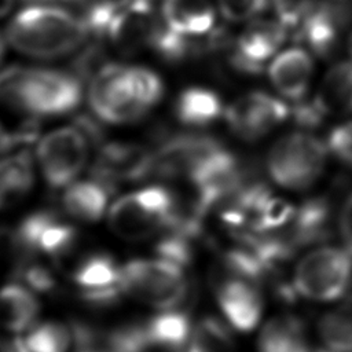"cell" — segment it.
Listing matches in <instances>:
<instances>
[{
	"label": "cell",
	"instance_id": "6da1fadb",
	"mask_svg": "<svg viewBox=\"0 0 352 352\" xmlns=\"http://www.w3.org/2000/svg\"><path fill=\"white\" fill-rule=\"evenodd\" d=\"M89 32L84 19L50 6L19 11L8 25L7 40L18 52L37 59H54L77 50Z\"/></svg>",
	"mask_w": 352,
	"mask_h": 352
},
{
	"label": "cell",
	"instance_id": "7a4b0ae2",
	"mask_svg": "<svg viewBox=\"0 0 352 352\" xmlns=\"http://www.w3.org/2000/svg\"><path fill=\"white\" fill-rule=\"evenodd\" d=\"M1 94L22 110L43 117L60 116L78 106L82 96L78 80L63 72L29 69L1 82Z\"/></svg>",
	"mask_w": 352,
	"mask_h": 352
},
{
	"label": "cell",
	"instance_id": "3957f363",
	"mask_svg": "<svg viewBox=\"0 0 352 352\" xmlns=\"http://www.w3.org/2000/svg\"><path fill=\"white\" fill-rule=\"evenodd\" d=\"M179 216L173 194L165 187L148 186L114 201L107 221L116 236L135 242L164 232Z\"/></svg>",
	"mask_w": 352,
	"mask_h": 352
},
{
	"label": "cell",
	"instance_id": "277c9868",
	"mask_svg": "<svg viewBox=\"0 0 352 352\" xmlns=\"http://www.w3.org/2000/svg\"><path fill=\"white\" fill-rule=\"evenodd\" d=\"M121 286L124 294L157 311L179 308L188 294L184 267L158 256L122 264Z\"/></svg>",
	"mask_w": 352,
	"mask_h": 352
},
{
	"label": "cell",
	"instance_id": "5b68a950",
	"mask_svg": "<svg viewBox=\"0 0 352 352\" xmlns=\"http://www.w3.org/2000/svg\"><path fill=\"white\" fill-rule=\"evenodd\" d=\"M292 285L298 297L330 302L352 290V254L337 246H320L300 258Z\"/></svg>",
	"mask_w": 352,
	"mask_h": 352
},
{
	"label": "cell",
	"instance_id": "8992f818",
	"mask_svg": "<svg viewBox=\"0 0 352 352\" xmlns=\"http://www.w3.org/2000/svg\"><path fill=\"white\" fill-rule=\"evenodd\" d=\"M327 148L316 136L293 132L282 136L270 150L267 168L271 179L289 190H305L322 175Z\"/></svg>",
	"mask_w": 352,
	"mask_h": 352
},
{
	"label": "cell",
	"instance_id": "52a82bcc",
	"mask_svg": "<svg viewBox=\"0 0 352 352\" xmlns=\"http://www.w3.org/2000/svg\"><path fill=\"white\" fill-rule=\"evenodd\" d=\"M88 155L85 135L73 126H62L47 133L37 146L40 170L52 188L72 184L85 168Z\"/></svg>",
	"mask_w": 352,
	"mask_h": 352
},
{
	"label": "cell",
	"instance_id": "ba28073f",
	"mask_svg": "<svg viewBox=\"0 0 352 352\" xmlns=\"http://www.w3.org/2000/svg\"><path fill=\"white\" fill-rule=\"evenodd\" d=\"M187 175L197 195L195 210L201 214L223 204L243 186L239 161L220 146L202 155Z\"/></svg>",
	"mask_w": 352,
	"mask_h": 352
},
{
	"label": "cell",
	"instance_id": "9c48e42d",
	"mask_svg": "<svg viewBox=\"0 0 352 352\" xmlns=\"http://www.w3.org/2000/svg\"><path fill=\"white\" fill-rule=\"evenodd\" d=\"M88 98L94 113L110 124L132 122L147 111L135 96L129 66L100 69L91 82Z\"/></svg>",
	"mask_w": 352,
	"mask_h": 352
},
{
	"label": "cell",
	"instance_id": "30bf717a",
	"mask_svg": "<svg viewBox=\"0 0 352 352\" xmlns=\"http://www.w3.org/2000/svg\"><path fill=\"white\" fill-rule=\"evenodd\" d=\"M289 117V107L265 92H250L238 98L226 110L231 131L245 140H258Z\"/></svg>",
	"mask_w": 352,
	"mask_h": 352
},
{
	"label": "cell",
	"instance_id": "8fae6325",
	"mask_svg": "<svg viewBox=\"0 0 352 352\" xmlns=\"http://www.w3.org/2000/svg\"><path fill=\"white\" fill-rule=\"evenodd\" d=\"M216 301L227 324L236 331L254 330L263 316L264 298L258 283L230 272L216 283Z\"/></svg>",
	"mask_w": 352,
	"mask_h": 352
},
{
	"label": "cell",
	"instance_id": "7c38bea8",
	"mask_svg": "<svg viewBox=\"0 0 352 352\" xmlns=\"http://www.w3.org/2000/svg\"><path fill=\"white\" fill-rule=\"evenodd\" d=\"M76 239V228L47 210L26 216L15 231V241L23 250L52 258L65 256Z\"/></svg>",
	"mask_w": 352,
	"mask_h": 352
},
{
	"label": "cell",
	"instance_id": "4fadbf2b",
	"mask_svg": "<svg viewBox=\"0 0 352 352\" xmlns=\"http://www.w3.org/2000/svg\"><path fill=\"white\" fill-rule=\"evenodd\" d=\"M122 264L107 253H91L80 260L72 271L73 283L82 298L92 305H110L122 294Z\"/></svg>",
	"mask_w": 352,
	"mask_h": 352
},
{
	"label": "cell",
	"instance_id": "5bb4252c",
	"mask_svg": "<svg viewBox=\"0 0 352 352\" xmlns=\"http://www.w3.org/2000/svg\"><path fill=\"white\" fill-rule=\"evenodd\" d=\"M351 19V7L342 0L316 1L296 29V37L319 56L330 55Z\"/></svg>",
	"mask_w": 352,
	"mask_h": 352
},
{
	"label": "cell",
	"instance_id": "9a60e30c",
	"mask_svg": "<svg viewBox=\"0 0 352 352\" xmlns=\"http://www.w3.org/2000/svg\"><path fill=\"white\" fill-rule=\"evenodd\" d=\"M287 29L279 21L258 19L252 22L236 38L231 62L243 73L263 72L267 60L279 50Z\"/></svg>",
	"mask_w": 352,
	"mask_h": 352
},
{
	"label": "cell",
	"instance_id": "2e32d148",
	"mask_svg": "<svg viewBox=\"0 0 352 352\" xmlns=\"http://www.w3.org/2000/svg\"><path fill=\"white\" fill-rule=\"evenodd\" d=\"M95 170L106 183L142 179L153 173V154L135 144L111 143L100 150Z\"/></svg>",
	"mask_w": 352,
	"mask_h": 352
},
{
	"label": "cell",
	"instance_id": "e0dca14e",
	"mask_svg": "<svg viewBox=\"0 0 352 352\" xmlns=\"http://www.w3.org/2000/svg\"><path fill=\"white\" fill-rule=\"evenodd\" d=\"M312 59L309 54L300 47L289 48L276 55L268 69L270 80L275 89L293 100L301 99L312 76Z\"/></svg>",
	"mask_w": 352,
	"mask_h": 352
},
{
	"label": "cell",
	"instance_id": "ac0fdd59",
	"mask_svg": "<svg viewBox=\"0 0 352 352\" xmlns=\"http://www.w3.org/2000/svg\"><path fill=\"white\" fill-rule=\"evenodd\" d=\"M161 21L169 30L194 38L213 29L216 15L209 0H164Z\"/></svg>",
	"mask_w": 352,
	"mask_h": 352
},
{
	"label": "cell",
	"instance_id": "d6986e66",
	"mask_svg": "<svg viewBox=\"0 0 352 352\" xmlns=\"http://www.w3.org/2000/svg\"><path fill=\"white\" fill-rule=\"evenodd\" d=\"M290 230L283 234L289 243L297 249L326 241L331 228V206L324 198H312L296 209Z\"/></svg>",
	"mask_w": 352,
	"mask_h": 352
},
{
	"label": "cell",
	"instance_id": "ffe728a7",
	"mask_svg": "<svg viewBox=\"0 0 352 352\" xmlns=\"http://www.w3.org/2000/svg\"><path fill=\"white\" fill-rule=\"evenodd\" d=\"M40 314L36 293L23 283H7L0 287V329L22 334L32 327Z\"/></svg>",
	"mask_w": 352,
	"mask_h": 352
},
{
	"label": "cell",
	"instance_id": "44dd1931",
	"mask_svg": "<svg viewBox=\"0 0 352 352\" xmlns=\"http://www.w3.org/2000/svg\"><path fill=\"white\" fill-rule=\"evenodd\" d=\"M143 326L150 349L161 352H180L187 348L194 329L190 316L177 308L158 311Z\"/></svg>",
	"mask_w": 352,
	"mask_h": 352
},
{
	"label": "cell",
	"instance_id": "7402d4cb",
	"mask_svg": "<svg viewBox=\"0 0 352 352\" xmlns=\"http://www.w3.org/2000/svg\"><path fill=\"white\" fill-rule=\"evenodd\" d=\"M110 199L109 183L95 180L73 182L66 187L62 204L69 216L84 223L99 221L107 210Z\"/></svg>",
	"mask_w": 352,
	"mask_h": 352
},
{
	"label": "cell",
	"instance_id": "603a6c76",
	"mask_svg": "<svg viewBox=\"0 0 352 352\" xmlns=\"http://www.w3.org/2000/svg\"><path fill=\"white\" fill-rule=\"evenodd\" d=\"M258 352H312L301 319L282 315L268 320L258 336Z\"/></svg>",
	"mask_w": 352,
	"mask_h": 352
},
{
	"label": "cell",
	"instance_id": "cb8c5ba5",
	"mask_svg": "<svg viewBox=\"0 0 352 352\" xmlns=\"http://www.w3.org/2000/svg\"><path fill=\"white\" fill-rule=\"evenodd\" d=\"M34 182L33 162L28 153H19L0 161V209L22 201Z\"/></svg>",
	"mask_w": 352,
	"mask_h": 352
},
{
	"label": "cell",
	"instance_id": "d4e9b609",
	"mask_svg": "<svg viewBox=\"0 0 352 352\" xmlns=\"http://www.w3.org/2000/svg\"><path fill=\"white\" fill-rule=\"evenodd\" d=\"M73 344V329L58 320H37L14 341L16 352H67Z\"/></svg>",
	"mask_w": 352,
	"mask_h": 352
},
{
	"label": "cell",
	"instance_id": "484cf974",
	"mask_svg": "<svg viewBox=\"0 0 352 352\" xmlns=\"http://www.w3.org/2000/svg\"><path fill=\"white\" fill-rule=\"evenodd\" d=\"M175 106L177 120L190 126L208 125L216 121L223 110L217 94L201 87H192L183 91Z\"/></svg>",
	"mask_w": 352,
	"mask_h": 352
},
{
	"label": "cell",
	"instance_id": "4316f807",
	"mask_svg": "<svg viewBox=\"0 0 352 352\" xmlns=\"http://www.w3.org/2000/svg\"><path fill=\"white\" fill-rule=\"evenodd\" d=\"M318 98L327 114L352 113V62L337 63L327 72Z\"/></svg>",
	"mask_w": 352,
	"mask_h": 352
},
{
	"label": "cell",
	"instance_id": "83f0119b",
	"mask_svg": "<svg viewBox=\"0 0 352 352\" xmlns=\"http://www.w3.org/2000/svg\"><path fill=\"white\" fill-rule=\"evenodd\" d=\"M187 352H236V348L228 326L209 316L194 326Z\"/></svg>",
	"mask_w": 352,
	"mask_h": 352
},
{
	"label": "cell",
	"instance_id": "f1b7e54d",
	"mask_svg": "<svg viewBox=\"0 0 352 352\" xmlns=\"http://www.w3.org/2000/svg\"><path fill=\"white\" fill-rule=\"evenodd\" d=\"M323 346L334 352H352V307L324 314L318 322Z\"/></svg>",
	"mask_w": 352,
	"mask_h": 352
},
{
	"label": "cell",
	"instance_id": "f546056e",
	"mask_svg": "<svg viewBox=\"0 0 352 352\" xmlns=\"http://www.w3.org/2000/svg\"><path fill=\"white\" fill-rule=\"evenodd\" d=\"M129 76L132 88L138 102L146 109H151L164 94V85L161 78L146 67L129 66Z\"/></svg>",
	"mask_w": 352,
	"mask_h": 352
},
{
	"label": "cell",
	"instance_id": "4dcf8cb0",
	"mask_svg": "<svg viewBox=\"0 0 352 352\" xmlns=\"http://www.w3.org/2000/svg\"><path fill=\"white\" fill-rule=\"evenodd\" d=\"M270 0H217L221 15L231 22L249 21L265 11Z\"/></svg>",
	"mask_w": 352,
	"mask_h": 352
},
{
	"label": "cell",
	"instance_id": "1f68e13d",
	"mask_svg": "<svg viewBox=\"0 0 352 352\" xmlns=\"http://www.w3.org/2000/svg\"><path fill=\"white\" fill-rule=\"evenodd\" d=\"M315 3V0H272L278 21L286 29H297Z\"/></svg>",
	"mask_w": 352,
	"mask_h": 352
},
{
	"label": "cell",
	"instance_id": "d6a6232c",
	"mask_svg": "<svg viewBox=\"0 0 352 352\" xmlns=\"http://www.w3.org/2000/svg\"><path fill=\"white\" fill-rule=\"evenodd\" d=\"M326 116L327 111L318 96L311 100H301L293 109V120L301 128H316Z\"/></svg>",
	"mask_w": 352,
	"mask_h": 352
},
{
	"label": "cell",
	"instance_id": "836d02e7",
	"mask_svg": "<svg viewBox=\"0 0 352 352\" xmlns=\"http://www.w3.org/2000/svg\"><path fill=\"white\" fill-rule=\"evenodd\" d=\"M327 144L338 160L352 166V120L334 128L329 135Z\"/></svg>",
	"mask_w": 352,
	"mask_h": 352
},
{
	"label": "cell",
	"instance_id": "e575fe53",
	"mask_svg": "<svg viewBox=\"0 0 352 352\" xmlns=\"http://www.w3.org/2000/svg\"><path fill=\"white\" fill-rule=\"evenodd\" d=\"M22 280L34 293H51L56 286L52 272L40 264H29L22 268Z\"/></svg>",
	"mask_w": 352,
	"mask_h": 352
},
{
	"label": "cell",
	"instance_id": "d590c367",
	"mask_svg": "<svg viewBox=\"0 0 352 352\" xmlns=\"http://www.w3.org/2000/svg\"><path fill=\"white\" fill-rule=\"evenodd\" d=\"M338 231L346 250L352 254V194L345 199L338 214Z\"/></svg>",
	"mask_w": 352,
	"mask_h": 352
},
{
	"label": "cell",
	"instance_id": "8d00e7d4",
	"mask_svg": "<svg viewBox=\"0 0 352 352\" xmlns=\"http://www.w3.org/2000/svg\"><path fill=\"white\" fill-rule=\"evenodd\" d=\"M11 143V138L10 135L4 131V128L0 125V150H4L6 147H8Z\"/></svg>",
	"mask_w": 352,
	"mask_h": 352
},
{
	"label": "cell",
	"instance_id": "74e56055",
	"mask_svg": "<svg viewBox=\"0 0 352 352\" xmlns=\"http://www.w3.org/2000/svg\"><path fill=\"white\" fill-rule=\"evenodd\" d=\"M15 0H0V16H4L12 8Z\"/></svg>",
	"mask_w": 352,
	"mask_h": 352
},
{
	"label": "cell",
	"instance_id": "f35d334b",
	"mask_svg": "<svg viewBox=\"0 0 352 352\" xmlns=\"http://www.w3.org/2000/svg\"><path fill=\"white\" fill-rule=\"evenodd\" d=\"M0 352H16L14 342H8L0 337Z\"/></svg>",
	"mask_w": 352,
	"mask_h": 352
},
{
	"label": "cell",
	"instance_id": "ab89813d",
	"mask_svg": "<svg viewBox=\"0 0 352 352\" xmlns=\"http://www.w3.org/2000/svg\"><path fill=\"white\" fill-rule=\"evenodd\" d=\"M4 52H6V44H4V40H3V37H1V34H0V60L3 59Z\"/></svg>",
	"mask_w": 352,
	"mask_h": 352
},
{
	"label": "cell",
	"instance_id": "60d3db41",
	"mask_svg": "<svg viewBox=\"0 0 352 352\" xmlns=\"http://www.w3.org/2000/svg\"><path fill=\"white\" fill-rule=\"evenodd\" d=\"M348 51H349V54L352 56V33H351V36L348 38Z\"/></svg>",
	"mask_w": 352,
	"mask_h": 352
},
{
	"label": "cell",
	"instance_id": "b9f144b4",
	"mask_svg": "<svg viewBox=\"0 0 352 352\" xmlns=\"http://www.w3.org/2000/svg\"><path fill=\"white\" fill-rule=\"evenodd\" d=\"M78 352H106V351H102V349H80Z\"/></svg>",
	"mask_w": 352,
	"mask_h": 352
}]
</instances>
